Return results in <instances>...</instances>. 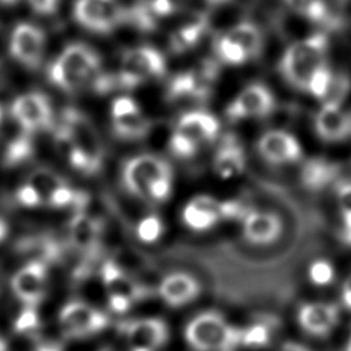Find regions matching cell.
I'll return each mask as SVG.
<instances>
[{"mask_svg": "<svg viewBox=\"0 0 351 351\" xmlns=\"http://www.w3.org/2000/svg\"><path fill=\"white\" fill-rule=\"evenodd\" d=\"M101 59L84 43L67 44L48 67L51 82L66 92H75L95 85L100 77Z\"/></svg>", "mask_w": 351, "mask_h": 351, "instance_id": "1", "label": "cell"}, {"mask_svg": "<svg viewBox=\"0 0 351 351\" xmlns=\"http://www.w3.org/2000/svg\"><path fill=\"white\" fill-rule=\"evenodd\" d=\"M243 329L230 325L222 314L207 310L188 321L184 337L193 351H236Z\"/></svg>", "mask_w": 351, "mask_h": 351, "instance_id": "2", "label": "cell"}, {"mask_svg": "<svg viewBox=\"0 0 351 351\" xmlns=\"http://www.w3.org/2000/svg\"><path fill=\"white\" fill-rule=\"evenodd\" d=\"M328 45V36L324 33H315L288 45L278 64L285 81L299 90H307L311 74L325 64Z\"/></svg>", "mask_w": 351, "mask_h": 351, "instance_id": "3", "label": "cell"}, {"mask_svg": "<svg viewBox=\"0 0 351 351\" xmlns=\"http://www.w3.org/2000/svg\"><path fill=\"white\" fill-rule=\"evenodd\" d=\"M62 128L75 149L69 160L70 165L88 174L97 171L103 160V147L92 122L82 112L67 110L63 115Z\"/></svg>", "mask_w": 351, "mask_h": 351, "instance_id": "4", "label": "cell"}, {"mask_svg": "<svg viewBox=\"0 0 351 351\" xmlns=\"http://www.w3.org/2000/svg\"><path fill=\"white\" fill-rule=\"evenodd\" d=\"M165 70L166 60L160 51L149 45H138L123 52L117 80L121 86L132 89L151 77L163 75Z\"/></svg>", "mask_w": 351, "mask_h": 351, "instance_id": "5", "label": "cell"}, {"mask_svg": "<svg viewBox=\"0 0 351 351\" xmlns=\"http://www.w3.org/2000/svg\"><path fill=\"white\" fill-rule=\"evenodd\" d=\"M126 10L119 0H74L73 18L82 29L108 34L122 25Z\"/></svg>", "mask_w": 351, "mask_h": 351, "instance_id": "6", "label": "cell"}, {"mask_svg": "<svg viewBox=\"0 0 351 351\" xmlns=\"http://www.w3.org/2000/svg\"><path fill=\"white\" fill-rule=\"evenodd\" d=\"M45 32L36 23L18 22L8 37V51L19 64L36 70L43 62L45 52Z\"/></svg>", "mask_w": 351, "mask_h": 351, "instance_id": "7", "label": "cell"}, {"mask_svg": "<svg viewBox=\"0 0 351 351\" xmlns=\"http://www.w3.org/2000/svg\"><path fill=\"white\" fill-rule=\"evenodd\" d=\"M166 176H171L169 163L162 158L149 154L132 158L126 162L123 169V182L128 191L147 200L151 184L155 180Z\"/></svg>", "mask_w": 351, "mask_h": 351, "instance_id": "8", "label": "cell"}, {"mask_svg": "<svg viewBox=\"0 0 351 351\" xmlns=\"http://www.w3.org/2000/svg\"><path fill=\"white\" fill-rule=\"evenodd\" d=\"M60 326L67 337L80 339L95 335L108 325V318L84 302L67 303L59 315Z\"/></svg>", "mask_w": 351, "mask_h": 351, "instance_id": "9", "label": "cell"}, {"mask_svg": "<svg viewBox=\"0 0 351 351\" xmlns=\"http://www.w3.org/2000/svg\"><path fill=\"white\" fill-rule=\"evenodd\" d=\"M101 277L108 295L110 307L117 313H125L134 300L144 295V289L112 261L104 263L101 267Z\"/></svg>", "mask_w": 351, "mask_h": 351, "instance_id": "10", "label": "cell"}, {"mask_svg": "<svg viewBox=\"0 0 351 351\" xmlns=\"http://www.w3.org/2000/svg\"><path fill=\"white\" fill-rule=\"evenodd\" d=\"M274 96L263 84H250L228 104L225 114L230 121L266 117L274 110Z\"/></svg>", "mask_w": 351, "mask_h": 351, "instance_id": "11", "label": "cell"}, {"mask_svg": "<svg viewBox=\"0 0 351 351\" xmlns=\"http://www.w3.org/2000/svg\"><path fill=\"white\" fill-rule=\"evenodd\" d=\"M11 112L26 133L49 126L52 119L51 104L47 96L40 92H27L16 97L12 103Z\"/></svg>", "mask_w": 351, "mask_h": 351, "instance_id": "12", "label": "cell"}, {"mask_svg": "<svg viewBox=\"0 0 351 351\" xmlns=\"http://www.w3.org/2000/svg\"><path fill=\"white\" fill-rule=\"evenodd\" d=\"M130 351H156L169 339V329L159 318L136 319L125 325Z\"/></svg>", "mask_w": 351, "mask_h": 351, "instance_id": "13", "label": "cell"}, {"mask_svg": "<svg viewBox=\"0 0 351 351\" xmlns=\"http://www.w3.org/2000/svg\"><path fill=\"white\" fill-rule=\"evenodd\" d=\"M258 151L270 163L282 165L302 158V147L296 137L285 130H269L258 141Z\"/></svg>", "mask_w": 351, "mask_h": 351, "instance_id": "14", "label": "cell"}, {"mask_svg": "<svg viewBox=\"0 0 351 351\" xmlns=\"http://www.w3.org/2000/svg\"><path fill=\"white\" fill-rule=\"evenodd\" d=\"M300 328L311 336H328L339 322V308L332 303L313 302L300 306L298 313Z\"/></svg>", "mask_w": 351, "mask_h": 351, "instance_id": "15", "label": "cell"}, {"mask_svg": "<svg viewBox=\"0 0 351 351\" xmlns=\"http://www.w3.org/2000/svg\"><path fill=\"white\" fill-rule=\"evenodd\" d=\"M47 270L43 262L34 261L22 267L12 278L14 293L27 306L38 303L45 291Z\"/></svg>", "mask_w": 351, "mask_h": 351, "instance_id": "16", "label": "cell"}, {"mask_svg": "<svg viewBox=\"0 0 351 351\" xmlns=\"http://www.w3.org/2000/svg\"><path fill=\"white\" fill-rule=\"evenodd\" d=\"M219 200L207 196L199 195L188 200L184 206L181 217L184 223L192 230H207L217 225V222L222 218L219 210Z\"/></svg>", "mask_w": 351, "mask_h": 351, "instance_id": "17", "label": "cell"}, {"mask_svg": "<svg viewBox=\"0 0 351 351\" xmlns=\"http://www.w3.org/2000/svg\"><path fill=\"white\" fill-rule=\"evenodd\" d=\"M241 221L244 237L255 244L271 243L281 232L280 218L269 211L250 210Z\"/></svg>", "mask_w": 351, "mask_h": 351, "instance_id": "18", "label": "cell"}, {"mask_svg": "<svg viewBox=\"0 0 351 351\" xmlns=\"http://www.w3.org/2000/svg\"><path fill=\"white\" fill-rule=\"evenodd\" d=\"M199 293V282L195 277L186 273L169 274L159 285V295L167 304L173 307H180L192 302Z\"/></svg>", "mask_w": 351, "mask_h": 351, "instance_id": "19", "label": "cell"}, {"mask_svg": "<svg viewBox=\"0 0 351 351\" xmlns=\"http://www.w3.org/2000/svg\"><path fill=\"white\" fill-rule=\"evenodd\" d=\"M317 134L326 141H340L351 134V114L336 107H321L314 119Z\"/></svg>", "mask_w": 351, "mask_h": 351, "instance_id": "20", "label": "cell"}, {"mask_svg": "<svg viewBox=\"0 0 351 351\" xmlns=\"http://www.w3.org/2000/svg\"><path fill=\"white\" fill-rule=\"evenodd\" d=\"M177 130L192 137L197 143L213 140L219 132L218 119L206 111L193 110L182 114L176 126Z\"/></svg>", "mask_w": 351, "mask_h": 351, "instance_id": "21", "label": "cell"}, {"mask_svg": "<svg viewBox=\"0 0 351 351\" xmlns=\"http://www.w3.org/2000/svg\"><path fill=\"white\" fill-rule=\"evenodd\" d=\"M208 26V16L196 12L185 23L177 27L170 36V49L174 53H184L192 49L203 37Z\"/></svg>", "mask_w": 351, "mask_h": 351, "instance_id": "22", "label": "cell"}, {"mask_svg": "<svg viewBox=\"0 0 351 351\" xmlns=\"http://www.w3.org/2000/svg\"><path fill=\"white\" fill-rule=\"evenodd\" d=\"M245 155L234 137H226L214 158V170L221 178H232L243 173Z\"/></svg>", "mask_w": 351, "mask_h": 351, "instance_id": "23", "label": "cell"}, {"mask_svg": "<svg viewBox=\"0 0 351 351\" xmlns=\"http://www.w3.org/2000/svg\"><path fill=\"white\" fill-rule=\"evenodd\" d=\"M282 3L292 12L315 25L329 29H335L341 25V21L336 15L330 14L325 0H282Z\"/></svg>", "mask_w": 351, "mask_h": 351, "instance_id": "24", "label": "cell"}, {"mask_svg": "<svg viewBox=\"0 0 351 351\" xmlns=\"http://www.w3.org/2000/svg\"><path fill=\"white\" fill-rule=\"evenodd\" d=\"M100 225L88 214L78 210L70 222V239L73 244L84 251L90 254L99 241Z\"/></svg>", "mask_w": 351, "mask_h": 351, "instance_id": "25", "label": "cell"}, {"mask_svg": "<svg viewBox=\"0 0 351 351\" xmlns=\"http://www.w3.org/2000/svg\"><path fill=\"white\" fill-rule=\"evenodd\" d=\"M229 40L239 44L248 55L250 59L258 58L265 45V36L259 26L252 22L243 21L230 27L226 33H223Z\"/></svg>", "mask_w": 351, "mask_h": 351, "instance_id": "26", "label": "cell"}, {"mask_svg": "<svg viewBox=\"0 0 351 351\" xmlns=\"http://www.w3.org/2000/svg\"><path fill=\"white\" fill-rule=\"evenodd\" d=\"M339 167L324 159V158H313L308 159L302 167V181L310 189H321L326 186L335 177L337 176Z\"/></svg>", "mask_w": 351, "mask_h": 351, "instance_id": "27", "label": "cell"}, {"mask_svg": "<svg viewBox=\"0 0 351 351\" xmlns=\"http://www.w3.org/2000/svg\"><path fill=\"white\" fill-rule=\"evenodd\" d=\"M151 129V122L140 111L114 118V132L122 138H141Z\"/></svg>", "mask_w": 351, "mask_h": 351, "instance_id": "28", "label": "cell"}, {"mask_svg": "<svg viewBox=\"0 0 351 351\" xmlns=\"http://www.w3.org/2000/svg\"><path fill=\"white\" fill-rule=\"evenodd\" d=\"M27 184H30L38 192V195L43 199V203H48L51 196L58 189L67 185V182L60 176L45 167H40L36 171H33L29 177Z\"/></svg>", "mask_w": 351, "mask_h": 351, "instance_id": "29", "label": "cell"}, {"mask_svg": "<svg viewBox=\"0 0 351 351\" xmlns=\"http://www.w3.org/2000/svg\"><path fill=\"white\" fill-rule=\"evenodd\" d=\"M351 89V80L346 73L333 74L328 92L321 100V107H336L340 108L344 99L348 96Z\"/></svg>", "mask_w": 351, "mask_h": 351, "instance_id": "30", "label": "cell"}, {"mask_svg": "<svg viewBox=\"0 0 351 351\" xmlns=\"http://www.w3.org/2000/svg\"><path fill=\"white\" fill-rule=\"evenodd\" d=\"M214 48L218 59L228 64H241L250 59L247 52L239 44L229 40L225 34L215 38Z\"/></svg>", "mask_w": 351, "mask_h": 351, "instance_id": "31", "label": "cell"}, {"mask_svg": "<svg viewBox=\"0 0 351 351\" xmlns=\"http://www.w3.org/2000/svg\"><path fill=\"white\" fill-rule=\"evenodd\" d=\"M270 330L265 324H252L243 329L241 347L262 348L269 344Z\"/></svg>", "mask_w": 351, "mask_h": 351, "instance_id": "32", "label": "cell"}, {"mask_svg": "<svg viewBox=\"0 0 351 351\" xmlns=\"http://www.w3.org/2000/svg\"><path fill=\"white\" fill-rule=\"evenodd\" d=\"M169 147H170V151L178 158H192L197 151L199 143L192 137L186 136L185 133L174 129L170 137Z\"/></svg>", "mask_w": 351, "mask_h": 351, "instance_id": "33", "label": "cell"}, {"mask_svg": "<svg viewBox=\"0 0 351 351\" xmlns=\"http://www.w3.org/2000/svg\"><path fill=\"white\" fill-rule=\"evenodd\" d=\"M333 78L332 71L328 69L326 64L318 67L310 77L307 84V92H310L314 97L322 100L325 93L328 92V88L330 85V81Z\"/></svg>", "mask_w": 351, "mask_h": 351, "instance_id": "34", "label": "cell"}, {"mask_svg": "<svg viewBox=\"0 0 351 351\" xmlns=\"http://www.w3.org/2000/svg\"><path fill=\"white\" fill-rule=\"evenodd\" d=\"M163 233V222L156 215H148L137 225V236L145 243L156 241Z\"/></svg>", "mask_w": 351, "mask_h": 351, "instance_id": "35", "label": "cell"}, {"mask_svg": "<svg viewBox=\"0 0 351 351\" xmlns=\"http://www.w3.org/2000/svg\"><path fill=\"white\" fill-rule=\"evenodd\" d=\"M308 277L315 285H328L335 280V267L325 259L314 261L308 267Z\"/></svg>", "mask_w": 351, "mask_h": 351, "instance_id": "36", "label": "cell"}, {"mask_svg": "<svg viewBox=\"0 0 351 351\" xmlns=\"http://www.w3.org/2000/svg\"><path fill=\"white\" fill-rule=\"evenodd\" d=\"M40 325L38 315L34 310V306H27L22 313L18 315L15 321V330L23 335H30L37 330Z\"/></svg>", "mask_w": 351, "mask_h": 351, "instance_id": "37", "label": "cell"}, {"mask_svg": "<svg viewBox=\"0 0 351 351\" xmlns=\"http://www.w3.org/2000/svg\"><path fill=\"white\" fill-rule=\"evenodd\" d=\"M30 154H32V144H30L29 138L25 136V137L15 140L8 147L7 154H5V160H7V163L14 165V163L22 162L23 159L30 156Z\"/></svg>", "mask_w": 351, "mask_h": 351, "instance_id": "38", "label": "cell"}, {"mask_svg": "<svg viewBox=\"0 0 351 351\" xmlns=\"http://www.w3.org/2000/svg\"><path fill=\"white\" fill-rule=\"evenodd\" d=\"M186 0H149L151 10L159 16H169L180 11Z\"/></svg>", "mask_w": 351, "mask_h": 351, "instance_id": "39", "label": "cell"}, {"mask_svg": "<svg viewBox=\"0 0 351 351\" xmlns=\"http://www.w3.org/2000/svg\"><path fill=\"white\" fill-rule=\"evenodd\" d=\"M219 210H221V217L222 218H236V219H243L247 213L250 211L239 200H225L219 203Z\"/></svg>", "mask_w": 351, "mask_h": 351, "instance_id": "40", "label": "cell"}, {"mask_svg": "<svg viewBox=\"0 0 351 351\" xmlns=\"http://www.w3.org/2000/svg\"><path fill=\"white\" fill-rule=\"evenodd\" d=\"M26 3L34 14L49 16L58 12L62 0H26Z\"/></svg>", "mask_w": 351, "mask_h": 351, "instance_id": "41", "label": "cell"}, {"mask_svg": "<svg viewBox=\"0 0 351 351\" xmlns=\"http://www.w3.org/2000/svg\"><path fill=\"white\" fill-rule=\"evenodd\" d=\"M111 111H112V118H117V117H122V115H128V114L140 111V108L133 99L121 96L114 100Z\"/></svg>", "mask_w": 351, "mask_h": 351, "instance_id": "42", "label": "cell"}, {"mask_svg": "<svg viewBox=\"0 0 351 351\" xmlns=\"http://www.w3.org/2000/svg\"><path fill=\"white\" fill-rule=\"evenodd\" d=\"M16 199L23 206H29V207H33V206H38L43 203V199L41 196L38 195V192L30 185V184H26L23 186H21L18 191H16Z\"/></svg>", "mask_w": 351, "mask_h": 351, "instance_id": "43", "label": "cell"}, {"mask_svg": "<svg viewBox=\"0 0 351 351\" xmlns=\"http://www.w3.org/2000/svg\"><path fill=\"white\" fill-rule=\"evenodd\" d=\"M337 200L341 211H351V182H344L339 185Z\"/></svg>", "mask_w": 351, "mask_h": 351, "instance_id": "44", "label": "cell"}, {"mask_svg": "<svg viewBox=\"0 0 351 351\" xmlns=\"http://www.w3.org/2000/svg\"><path fill=\"white\" fill-rule=\"evenodd\" d=\"M341 219H343V230H341L343 241L351 245V211H341Z\"/></svg>", "mask_w": 351, "mask_h": 351, "instance_id": "45", "label": "cell"}, {"mask_svg": "<svg viewBox=\"0 0 351 351\" xmlns=\"http://www.w3.org/2000/svg\"><path fill=\"white\" fill-rule=\"evenodd\" d=\"M341 300L346 304V307L351 310V273H350V276L346 278V281L343 284Z\"/></svg>", "mask_w": 351, "mask_h": 351, "instance_id": "46", "label": "cell"}, {"mask_svg": "<svg viewBox=\"0 0 351 351\" xmlns=\"http://www.w3.org/2000/svg\"><path fill=\"white\" fill-rule=\"evenodd\" d=\"M280 351H311V350L300 343H296V341H285L281 346Z\"/></svg>", "mask_w": 351, "mask_h": 351, "instance_id": "47", "label": "cell"}, {"mask_svg": "<svg viewBox=\"0 0 351 351\" xmlns=\"http://www.w3.org/2000/svg\"><path fill=\"white\" fill-rule=\"evenodd\" d=\"M34 351H59V348L56 346H49V344H44V346H38Z\"/></svg>", "mask_w": 351, "mask_h": 351, "instance_id": "48", "label": "cell"}, {"mask_svg": "<svg viewBox=\"0 0 351 351\" xmlns=\"http://www.w3.org/2000/svg\"><path fill=\"white\" fill-rule=\"evenodd\" d=\"M5 234H7V225H5V222L0 218V241L5 237Z\"/></svg>", "mask_w": 351, "mask_h": 351, "instance_id": "49", "label": "cell"}, {"mask_svg": "<svg viewBox=\"0 0 351 351\" xmlns=\"http://www.w3.org/2000/svg\"><path fill=\"white\" fill-rule=\"evenodd\" d=\"M21 0H0V5H5V7H12L16 5Z\"/></svg>", "mask_w": 351, "mask_h": 351, "instance_id": "50", "label": "cell"}, {"mask_svg": "<svg viewBox=\"0 0 351 351\" xmlns=\"http://www.w3.org/2000/svg\"><path fill=\"white\" fill-rule=\"evenodd\" d=\"M208 4H211V5H222V4H226V3H229L230 0H206Z\"/></svg>", "mask_w": 351, "mask_h": 351, "instance_id": "51", "label": "cell"}, {"mask_svg": "<svg viewBox=\"0 0 351 351\" xmlns=\"http://www.w3.org/2000/svg\"><path fill=\"white\" fill-rule=\"evenodd\" d=\"M346 351H351V333L348 336V340H347V346H346Z\"/></svg>", "mask_w": 351, "mask_h": 351, "instance_id": "52", "label": "cell"}, {"mask_svg": "<svg viewBox=\"0 0 351 351\" xmlns=\"http://www.w3.org/2000/svg\"><path fill=\"white\" fill-rule=\"evenodd\" d=\"M0 121H1V108H0Z\"/></svg>", "mask_w": 351, "mask_h": 351, "instance_id": "53", "label": "cell"}, {"mask_svg": "<svg viewBox=\"0 0 351 351\" xmlns=\"http://www.w3.org/2000/svg\"><path fill=\"white\" fill-rule=\"evenodd\" d=\"M103 351H110V350H103Z\"/></svg>", "mask_w": 351, "mask_h": 351, "instance_id": "54", "label": "cell"}]
</instances>
